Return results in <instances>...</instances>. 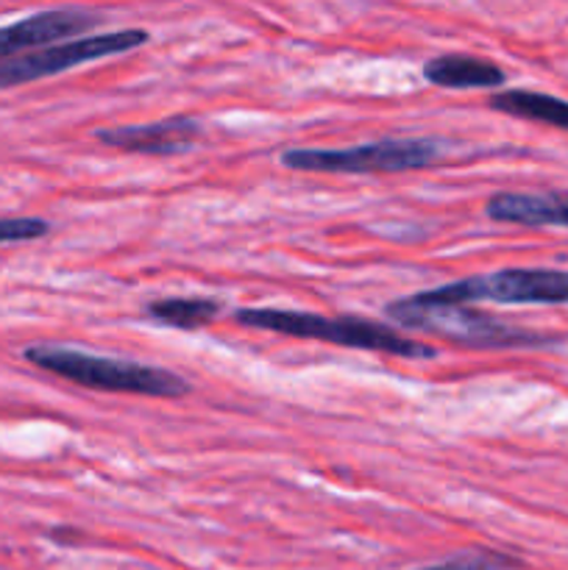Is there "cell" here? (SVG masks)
Instances as JSON below:
<instances>
[{
  "instance_id": "cell-1",
  "label": "cell",
  "mask_w": 568,
  "mask_h": 570,
  "mask_svg": "<svg viewBox=\"0 0 568 570\" xmlns=\"http://www.w3.org/2000/svg\"><path fill=\"white\" fill-rule=\"evenodd\" d=\"M234 323L248 328H265V332L284 334V337L317 340V343L343 345V348L379 351V354L401 356V360H434L438 348L418 340L404 337L395 328L382 326L376 321H362V317H321L312 312L293 309H248L234 312Z\"/></svg>"
},
{
  "instance_id": "cell-2",
  "label": "cell",
  "mask_w": 568,
  "mask_h": 570,
  "mask_svg": "<svg viewBox=\"0 0 568 570\" xmlns=\"http://www.w3.org/2000/svg\"><path fill=\"white\" fill-rule=\"evenodd\" d=\"M22 356L39 371H48L81 387L104 390V393L150 395V399H182L189 393L187 379L156 365L111 360V356L61 348V345H31L22 351Z\"/></svg>"
},
{
  "instance_id": "cell-3",
  "label": "cell",
  "mask_w": 568,
  "mask_h": 570,
  "mask_svg": "<svg viewBox=\"0 0 568 570\" xmlns=\"http://www.w3.org/2000/svg\"><path fill=\"white\" fill-rule=\"evenodd\" d=\"M384 312L399 326L434 334V337L466 345V348H538V345L555 343V337H549V334L510 326V323L482 315L471 306L432 304V301L421 298V293L390 301Z\"/></svg>"
},
{
  "instance_id": "cell-4",
  "label": "cell",
  "mask_w": 568,
  "mask_h": 570,
  "mask_svg": "<svg viewBox=\"0 0 568 570\" xmlns=\"http://www.w3.org/2000/svg\"><path fill=\"white\" fill-rule=\"evenodd\" d=\"M440 159V142L432 137L376 139L354 148H290L282 165L304 173H407L432 167Z\"/></svg>"
},
{
  "instance_id": "cell-5",
  "label": "cell",
  "mask_w": 568,
  "mask_h": 570,
  "mask_svg": "<svg viewBox=\"0 0 568 570\" xmlns=\"http://www.w3.org/2000/svg\"><path fill=\"white\" fill-rule=\"evenodd\" d=\"M432 304L468 306L473 301L493 304H568V271H529L507 267L488 276H468L421 293Z\"/></svg>"
},
{
  "instance_id": "cell-6",
  "label": "cell",
  "mask_w": 568,
  "mask_h": 570,
  "mask_svg": "<svg viewBox=\"0 0 568 570\" xmlns=\"http://www.w3.org/2000/svg\"><path fill=\"white\" fill-rule=\"evenodd\" d=\"M145 42H148V33L139 31V28H128V31L95 33V37H78L67 39V42L48 45V48L31 50V53L3 61L0 65V89H11L20 87V83L39 81V78L59 76V72L72 70V67L87 65V61L128 53V50H137Z\"/></svg>"
},
{
  "instance_id": "cell-7",
  "label": "cell",
  "mask_w": 568,
  "mask_h": 570,
  "mask_svg": "<svg viewBox=\"0 0 568 570\" xmlns=\"http://www.w3.org/2000/svg\"><path fill=\"white\" fill-rule=\"evenodd\" d=\"M100 22V14L87 9H50L0 28V65L48 45L67 42Z\"/></svg>"
},
{
  "instance_id": "cell-8",
  "label": "cell",
  "mask_w": 568,
  "mask_h": 570,
  "mask_svg": "<svg viewBox=\"0 0 568 570\" xmlns=\"http://www.w3.org/2000/svg\"><path fill=\"white\" fill-rule=\"evenodd\" d=\"M95 139L109 148L143 156H176L193 148L200 139V122L195 117L178 115L143 126H115L95 131Z\"/></svg>"
},
{
  "instance_id": "cell-9",
  "label": "cell",
  "mask_w": 568,
  "mask_h": 570,
  "mask_svg": "<svg viewBox=\"0 0 568 570\" xmlns=\"http://www.w3.org/2000/svg\"><path fill=\"white\" fill-rule=\"evenodd\" d=\"M484 215L496 223L568 228V193H496Z\"/></svg>"
},
{
  "instance_id": "cell-10",
  "label": "cell",
  "mask_w": 568,
  "mask_h": 570,
  "mask_svg": "<svg viewBox=\"0 0 568 570\" xmlns=\"http://www.w3.org/2000/svg\"><path fill=\"white\" fill-rule=\"evenodd\" d=\"M423 78L440 89H496L507 81L496 61L468 53L434 56L423 65Z\"/></svg>"
},
{
  "instance_id": "cell-11",
  "label": "cell",
  "mask_w": 568,
  "mask_h": 570,
  "mask_svg": "<svg viewBox=\"0 0 568 570\" xmlns=\"http://www.w3.org/2000/svg\"><path fill=\"white\" fill-rule=\"evenodd\" d=\"M488 106L501 115L546 122V126L568 131V100L551 98V95L532 92V89H501V92L490 95Z\"/></svg>"
},
{
  "instance_id": "cell-12",
  "label": "cell",
  "mask_w": 568,
  "mask_h": 570,
  "mask_svg": "<svg viewBox=\"0 0 568 570\" xmlns=\"http://www.w3.org/2000/svg\"><path fill=\"white\" fill-rule=\"evenodd\" d=\"M145 312L165 326L195 332V328L209 326L223 312V304L215 298H159L150 301Z\"/></svg>"
},
{
  "instance_id": "cell-13",
  "label": "cell",
  "mask_w": 568,
  "mask_h": 570,
  "mask_svg": "<svg viewBox=\"0 0 568 570\" xmlns=\"http://www.w3.org/2000/svg\"><path fill=\"white\" fill-rule=\"evenodd\" d=\"M518 560L496 551H473V554H457L440 566L418 568V570H516Z\"/></svg>"
},
{
  "instance_id": "cell-14",
  "label": "cell",
  "mask_w": 568,
  "mask_h": 570,
  "mask_svg": "<svg viewBox=\"0 0 568 570\" xmlns=\"http://www.w3.org/2000/svg\"><path fill=\"white\" fill-rule=\"evenodd\" d=\"M50 223L42 217H0V245L6 243H31V239L48 237Z\"/></svg>"
}]
</instances>
